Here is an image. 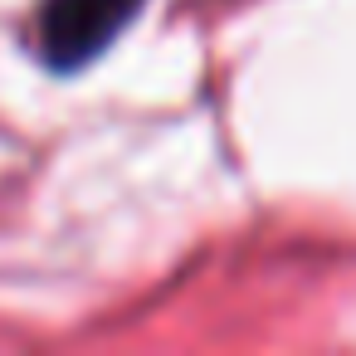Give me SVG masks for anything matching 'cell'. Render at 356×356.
<instances>
[{
	"instance_id": "1",
	"label": "cell",
	"mask_w": 356,
	"mask_h": 356,
	"mask_svg": "<svg viewBox=\"0 0 356 356\" xmlns=\"http://www.w3.org/2000/svg\"><path fill=\"white\" fill-rule=\"evenodd\" d=\"M137 10H142V0H44L40 54L54 69H83L122 35V25Z\"/></svg>"
}]
</instances>
